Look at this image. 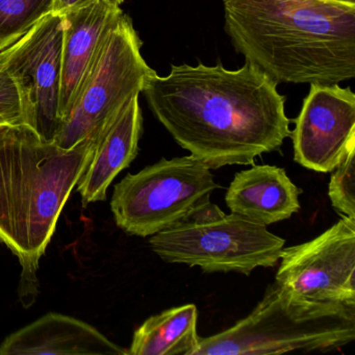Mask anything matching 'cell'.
Here are the masks:
<instances>
[{"instance_id": "obj_2", "label": "cell", "mask_w": 355, "mask_h": 355, "mask_svg": "<svg viewBox=\"0 0 355 355\" xmlns=\"http://www.w3.org/2000/svg\"><path fill=\"white\" fill-rule=\"evenodd\" d=\"M236 53L277 84H340L355 76V3L223 0Z\"/></svg>"}, {"instance_id": "obj_17", "label": "cell", "mask_w": 355, "mask_h": 355, "mask_svg": "<svg viewBox=\"0 0 355 355\" xmlns=\"http://www.w3.org/2000/svg\"><path fill=\"white\" fill-rule=\"evenodd\" d=\"M13 128L36 130L34 105L24 83L0 69V130Z\"/></svg>"}, {"instance_id": "obj_12", "label": "cell", "mask_w": 355, "mask_h": 355, "mask_svg": "<svg viewBox=\"0 0 355 355\" xmlns=\"http://www.w3.org/2000/svg\"><path fill=\"white\" fill-rule=\"evenodd\" d=\"M128 355L86 322L49 313L10 334L0 344V355Z\"/></svg>"}, {"instance_id": "obj_8", "label": "cell", "mask_w": 355, "mask_h": 355, "mask_svg": "<svg viewBox=\"0 0 355 355\" xmlns=\"http://www.w3.org/2000/svg\"><path fill=\"white\" fill-rule=\"evenodd\" d=\"M275 282L307 300L355 304V219L282 249Z\"/></svg>"}, {"instance_id": "obj_20", "label": "cell", "mask_w": 355, "mask_h": 355, "mask_svg": "<svg viewBox=\"0 0 355 355\" xmlns=\"http://www.w3.org/2000/svg\"><path fill=\"white\" fill-rule=\"evenodd\" d=\"M105 3L110 5L115 6V7H120L123 3L124 0H105Z\"/></svg>"}, {"instance_id": "obj_6", "label": "cell", "mask_w": 355, "mask_h": 355, "mask_svg": "<svg viewBox=\"0 0 355 355\" xmlns=\"http://www.w3.org/2000/svg\"><path fill=\"white\" fill-rule=\"evenodd\" d=\"M141 49L132 19L123 14L107 35L53 142L69 149L88 139L98 140L124 107L143 92L155 71Z\"/></svg>"}, {"instance_id": "obj_10", "label": "cell", "mask_w": 355, "mask_h": 355, "mask_svg": "<svg viewBox=\"0 0 355 355\" xmlns=\"http://www.w3.org/2000/svg\"><path fill=\"white\" fill-rule=\"evenodd\" d=\"M63 16L51 13L21 39L0 51V69L20 78L32 97L36 132L55 141L60 128Z\"/></svg>"}, {"instance_id": "obj_1", "label": "cell", "mask_w": 355, "mask_h": 355, "mask_svg": "<svg viewBox=\"0 0 355 355\" xmlns=\"http://www.w3.org/2000/svg\"><path fill=\"white\" fill-rule=\"evenodd\" d=\"M277 86L249 62L236 70L218 62L172 65L166 76L153 71L142 93L174 141L216 170L253 165L291 136L286 96Z\"/></svg>"}, {"instance_id": "obj_13", "label": "cell", "mask_w": 355, "mask_h": 355, "mask_svg": "<svg viewBox=\"0 0 355 355\" xmlns=\"http://www.w3.org/2000/svg\"><path fill=\"white\" fill-rule=\"evenodd\" d=\"M301 190L282 168L253 165L234 175L225 195L232 213L259 225L290 219L300 211Z\"/></svg>"}, {"instance_id": "obj_5", "label": "cell", "mask_w": 355, "mask_h": 355, "mask_svg": "<svg viewBox=\"0 0 355 355\" xmlns=\"http://www.w3.org/2000/svg\"><path fill=\"white\" fill-rule=\"evenodd\" d=\"M284 244L267 226L236 214L226 215L211 202L149 239L153 252L167 263L200 267L205 273L245 275L277 265Z\"/></svg>"}, {"instance_id": "obj_11", "label": "cell", "mask_w": 355, "mask_h": 355, "mask_svg": "<svg viewBox=\"0 0 355 355\" xmlns=\"http://www.w3.org/2000/svg\"><path fill=\"white\" fill-rule=\"evenodd\" d=\"M122 15L121 8L110 5L105 0H94L62 15L61 124L71 111L107 35Z\"/></svg>"}, {"instance_id": "obj_14", "label": "cell", "mask_w": 355, "mask_h": 355, "mask_svg": "<svg viewBox=\"0 0 355 355\" xmlns=\"http://www.w3.org/2000/svg\"><path fill=\"white\" fill-rule=\"evenodd\" d=\"M142 132V110L138 95L97 140L92 159L76 184L85 207L105 200L110 184L138 155Z\"/></svg>"}, {"instance_id": "obj_18", "label": "cell", "mask_w": 355, "mask_h": 355, "mask_svg": "<svg viewBox=\"0 0 355 355\" xmlns=\"http://www.w3.org/2000/svg\"><path fill=\"white\" fill-rule=\"evenodd\" d=\"M355 151L336 168L328 186L332 207L345 217L355 219Z\"/></svg>"}, {"instance_id": "obj_19", "label": "cell", "mask_w": 355, "mask_h": 355, "mask_svg": "<svg viewBox=\"0 0 355 355\" xmlns=\"http://www.w3.org/2000/svg\"><path fill=\"white\" fill-rule=\"evenodd\" d=\"M92 1H94V0H55L53 13L58 14V15H64L67 12L88 5Z\"/></svg>"}, {"instance_id": "obj_4", "label": "cell", "mask_w": 355, "mask_h": 355, "mask_svg": "<svg viewBox=\"0 0 355 355\" xmlns=\"http://www.w3.org/2000/svg\"><path fill=\"white\" fill-rule=\"evenodd\" d=\"M354 340L355 304L307 300L274 282L250 315L199 338L194 355L328 352Z\"/></svg>"}, {"instance_id": "obj_21", "label": "cell", "mask_w": 355, "mask_h": 355, "mask_svg": "<svg viewBox=\"0 0 355 355\" xmlns=\"http://www.w3.org/2000/svg\"><path fill=\"white\" fill-rule=\"evenodd\" d=\"M327 1H334V3H355V0H327Z\"/></svg>"}, {"instance_id": "obj_16", "label": "cell", "mask_w": 355, "mask_h": 355, "mask_svg": "<svg viewBox=\"0 0 355 355\" xmlns=\"http://www.w3.org/2000/svg\"><path fill=\"white\" fill-rule=\"evenodd\" d=\"M55 0H0V51L53 13Z\"/></svg>"}, {"instance_id": "obj_3", "label": "cell", "mask_w": 355, "mask_h": 355, "mask_svg": "<svg viewBox=\"0 0 355 355\" xmlns=\"http://www.w3.org/2000/svg\"><path fill=\"white\" fill-rule=\"evenodd\" d=\"M96 142L66 149L33 128L0 130V243L19 259L26 286H35L39 261Z\"/></svg>"}, {"instance_id": "obj_9", "label": "cell", "mask_w": 355, "mask_h": 355, "mask_svg": "<svg viewBox=\"0 0 355 355\" xmlns=\"http://www.w3.org/2000/svg\"><path fill=\"white\" fill-rule=\"evenodd\" d=\"M294 161L321 173L334 171L355 151V94L338 84H311L291 132Z\"/></svg>"}, {"instance_id": "obj_15", "label": "cell", "mask_w": 355, "mask_h": 355, "mask_svg": "<svg viewBox=\"0 0 355 355\" xmlns=\"http://www.w3.org/2000/svg\"><path fill=\"white\" fill-rule=\"evenodd\" d=\"M196 305L184 304L147 319L134 334L128 355H194L197 334Z\"/></svg>"}, {"instance_id": "obj_7", "label": "cell", "mask_w": 355, "mask_h": 355, "mask_svg": "<svg viewBox=\"0 0 355 355\" xmlns=\"http://www.w3.org/2000/svg\"><path fill=\"white\" fill-rule=\"evenodd\" d=\"M218 188L211 170L193 155L162 159L116 184L111 209L126 234L146 238L211 202Z\"/></svg>"}]
</instances>
